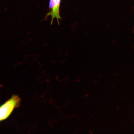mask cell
I'll use <instances>...</instances> for the list:
<instances>
[{
	"label": "cell",
	"instance_id": "obj_1",
	"mask_svg": "<svg viewBox=\"0 0 134 134\" xmlns=\"http://www.w3.org/2000/svg\"><path fill=\"white\" fill-rule=\"evenodd\" d=\"M20 99L17 96H14L6 102L0 108V121L7 118L14 109L19 104Z\"/></svg>",
	"mask_w": 134,
	"mask_h": 134
},
{
	"label": "cell",
	"instance_id": "obj_2",
	"mask_svg": "<svg viewBox=\"0 0 134 134\" xmlns=\"http://www.w3.org/2000/svg\"><path fill=\"white\" fill-rule=\"evenodd\" d=\"M61 0H50L49 4V11L46 16L51 17V24L52 25L54 19L56 18L59 24V19L61 18L60 14V6Z\"/></svg>",
	"mask_w": 134,
	"mask_h": 134
}]
</instances>
